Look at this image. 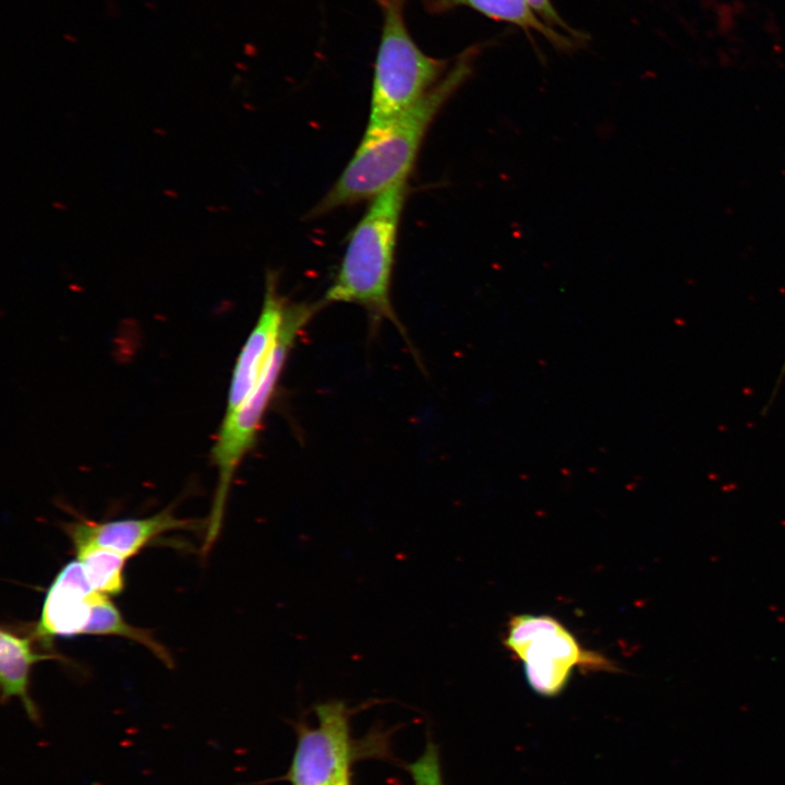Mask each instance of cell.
Returning <instances> with one entry per match:
<instances>
[{"instance_id":"obj_1","label":"cell","mask_w":785,"mask_h":785,"mask_svg":"<svg viewBox=\"0 0 785 785\" xmlns=\"http://www.w3.org/2000/svg\"><path fill=\"white\" fill-rule=\"evenodd\" d=\"M476 52L475 47L464 50L419 102L382 132L363 136L339 178L307 217L317 218L339 207L372 200L397 182L408 180L431 123L470 75Z\"/></svg>"},{"instance_id":"obj_2","label":"cell","mask_w":785,"mask_h":785,"mask_svg":"<svg viewBox=\"0 0 785 785\" xmlns=\"http://www.w3.org/2000/svg\"><path fill=\"white\" fill-rule=\"evenodd\" d=\"M409 194L408 180L372 198L352 229L339 269L319 302L349 303L366 311L372 324L391 323L407 339L391 302L398 229Z\"/></svg>"},{"instance_id":"obj_3","label":"cell","mask_w":785,"mask_h":785,"mask_svg":"<svg viewBox=\"0 0 785 785\" xmlns=\"http://www.w3.org/2000/svg\"><path fill=\"white\" fill-rule=\"evenodd\" d=\"M321 310L318 302H290L280 341L262 381L238 409L224 415L210 450L212 462L218 472V484L202 547L204 554L209 553L219 536L234 474L256 445L287 360L305 326Z\"/></svg>"},{"instance_id":"obj_4","label":"cell","mask_w":785,"mask_h":785,"mask_svg":"<svg viewBox=\"0 0 785 785\" xmlns=\"http://www.w3.org/2000/svg\"><path fill=\"white\" fill-rule=\"evenodd\" d=\"M383 24L374 64L370 116L363 136L390 125L419 102L448 72L449 61L426 55L412 38L404 0H377Z\"/></svg>"},{"instance_id":"obj_5","label":"cell","mask_w":785,"mask_h":785,"mask_svg":"<svg viewBox=\"0 0 785 785\" xmlns=\"http://www.w3.org/2000/svg\"><path fill=\"white\" fill-rule=\"evenodd\" d=\"M504 643L522 662L530 688L542 697L560 695L576 668L612 671L608 660L582 648L552 616H514L508 623Z\"/></svg>"},{"instance_id":"obj_6","label":"cell","mask_w":785,"mask_h":785,"mask_svg":"<svg viewBox=\"0 0 785 785\" xmlns=\"http://www.w3.org/2000/svg\"><path fill=\"white\" fill-rule=\"evenodd\" d=\"M317 724L299 722L297 744L286 775L290 785H335L350 769L353 740L350 734L351 711L339 699L314 705Z\"/></svg>"},{"instance_id":"obj_7","label":"cell","mask_w":785,"mask_h":785,"mask_svg":"<svg viewBox=\"0 0 785 785\" xmlns=\"http://www.w3.org/2000/svg\"><path fill=\"white\" fill-rule=\"evenodd\" d=\"M290 301L278 289V275L268 270L259 315L233 366L225 414L238 409L262 381L280 341Z\"/></svg>"},{"instance_id":"obj_8","label":"cell","mask_w":785,"mask_h":785,"mask_svg":"<svg viewBox=\"0 0 785 785\" xmlns=\"http://www.w3.org/2000/svg\"><path fill=\"white\" fill-rule=\"evenodd\" d=\"M173 505L147 518L120 519L112 521L76 520L64 523L75 551L88 546L114 551L126 558L137 554L161 534L173 530H197L201 526L193 519H181L174 514Z\"/></svg>"},{"instance_id":"obj_9","label":"cell","mask_w":785,"mask_h":785,"mask_svg":"<svg viewBox=\"0 0 785 785\" xmlns=\"http://www.w3.org/2000/svg\"><path fill=\"white\" fill-rule=\"evenodd\" d=\"M99 592L89 584L81 563H68L47 590L33 636L41 643L55 637L83 635Z\"/></svg>"},{"instance_id":"obj_10","label":"cell","mask_w":785,"mask_h":785,"mask_svg":"<svg viewBox=\"0 0 785 785\" xmlns=\"http://www.w3.org/2000/svg\"><path fill=\"white\" fill-rule=\"evenodd\" d=\"M35 637L21 636L10 628L0 631V685L1 701L7 703L19 699L27 717L35 724L40 723L37 704L29 695V675L33 665L45 660H60L53 653L38 652L34 645Z\"/></svg>"},{"instance_id":"obj_11","label":"cell","mask_w":785,"mask_h":785,"mask_svg":"<svg viewBox=\"0 0 785 785\" xmlns=\"http://www.w3.org/2000/svg\"><path fill=\"white\" fill-rule=\"evenodd\" d=\"M423 2L426 10L434 13L459 7L472 9L488 19L516 25L527 32L539 33L558 49L567 50L575 46V38L559 33L547 24L529 0H423Z\"/></svg>"},{"instance_id":"obj_12","label":"cell","mask_w":785,"mask_h":785,"mask_svg":"<svg viewBox=\"0 0 785 785\" xmlns=\"http://www.w3.org/2000/svg\"><path fill=\"white\" fill-rule=\"evenodd\" d=\"M83 635L123 637L147 648L167 667L172 668L174 665L168 649L149 630L130 625L108 595H97Z\"/></svg>"},{"instance_id":"obj_13","label":"cell","mask_w":785,"mask_h":785,"mask_svg":"<svg viewBox=\"0 0 785 785\" xmlns=\"http://www.w3.org/2000/svg\"><path fill=\"white\" fill-rule=\"evenodd\" d=\"M76 552L92 588L105 595H118L123 591L125 556L104 547L88 546Z\"/></svg>"},{"instance_id":"obj_14","label":"cell","mask_w":785,"mask_h":785,"mask_svg":"<svg viewBox=\"0 0 785 785\" xmlns=\"http://www.w3.org/2000/svg\"><path fill=\"white\" fill-rule=\"evenodd\" d=\"M413 785H445L437 745L428 740L422 753L408 764Z\"/></svg>"},{"instance_id":"obj_15","label":"cell","mask_w":785,"mask_h":785,"mask_svg":"<svg viewBox=\"0 0 785 785\" xmlns=\"http://www.w3.org/2000/svg\"><path fill=\"white\" fill-rule=\"evenodd\" d=\"M529 2L547 24L556 29L560 28L565 34L573 37L575 39H583V34L567 24V22L559 15L551 0H529Z\"/></svg>"},{"instance_id":"obj_16","label":"cell","mask_w":785,"mask_h":785,"mask_svg":"<svg viewBox=\"0 0 785 785\" xmlns=\"http://www.w3.org/2000/svg\"><path fill=\"white\" fill-rule=\"evenodd\" d=\"M335 785H352L350 769L345 771Z\"/></svg>"},{"instance_id":"obj_17","label":"cell","mask_w":785,"mask_h":785,"mask_svg":"<svg viewBox=\"0 0 785 785\" xmlns=\"http://www.w3.org/2000/svg\"><path fill=\"white\" fill-rule=\"evenodd\" d=\"M144 5L152 11H157L158 9V5L152 0H145Z\"/></svg>"},{"instance_id":"obj_18","label":"cell","mask_w":785,"mask_h":785,"mask_svg":"<svg viewBox=\"0 0 785 785\" xmlns=\"http://www.w3.org/2000/svg\"><path fill=\"white\" fill-rule=\"evenodd\" d=\"M63 38L71 44H75L77 41V38L72 34H63Z\"/></svg>"},{"instance_id":"obj_19","label":"cell","mask_w":785,"mask_h":785,"mask_svg":"<svg viewBox=\"0 0 785 785\" xmlns=\"http://www.w3.org/2000/svg\"><path fill=\"white\" fill-rule=\"evenodd\" d=\"M782 369H783V370H781V372H782L783 374H785V359H784V363H783V365H782Z\"/></svg>"},{"instance_id":"obj_20","label":"cell","mask_w":785,"mask_h":785,"mask_svg":"<svg viewBox=\"0 0 785 785\" xmlns=\"http://www.w3.org/2000/svg\"><path fill=\"white\" fill-rule=\"evenodd\" d=\"M404 1H407V0H404Z\"/></svg>"}]
</instances>
